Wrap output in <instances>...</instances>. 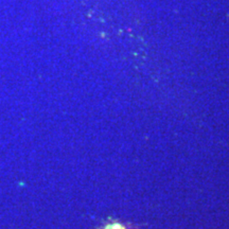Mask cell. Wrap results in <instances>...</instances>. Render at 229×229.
Listing matches in <instances>:
<instances>
[{
	"mask_svg": "<svg viewBox=\"0 0 229 229\" xmlns=\"http://www.w3.org/2000/svg\"><path fill=\"white\" fill-rule=\"evenodd\" d=\"M105 229H124V227L121 226L120 224H111V225L106 226V228Z\"/></svg>",
	"mask_w": 229,
	"mask_h": 229,
	"instance_id": "1",
	"label": "cell"
}]
</instances>
